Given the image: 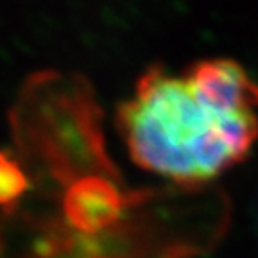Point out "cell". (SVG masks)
I'll use <instances>...</instances> for the list:
<instances>
[{
	"label": "cell",
	"instance_id": "obj_1",
	"mask_svg": "<svg viewBox=\"0 0 258 258\" xmlns=\"http://www.w3.org/2000/svg\"><path fill=\"white\" fill-rule=\"evenodd\" d=\"M117 127L142 169L181 186H201L249 153L258 115L226 111L199 95L183 74L156 64L118 106Z\"/></svg>",
	"mask_w": 258,
	"mask_h": 258
},
{
	"label": "cell",
	"instance_id": "obj_2",
	"mask_svg": "<svg viewBox=\"0 0 258 258\" xmlns=\"http://www.w3.org/2000/svg\"><path fill=\"white\" fill-rule=\"evenodd\" d=\"M147 201L145 194L124 192L115 181V172H90L76 179L64 194L63 210L74 231L83 235L109 233L129 208Z\"/></svg>",
	"mask_w": 258,
	"mask_h": 258
},
{
	"label": "cell",
	"instance_id": "obj_3",
	"mask_svg": "<svg viewBox=\"0 0 258 258\" xmlns=\"http://www.w3.org/2000/svg\"><path fill=\"white\" fill-rule=\"evenodd\" d=\"M186 83L206 101L226 111L256 113L258 83L233 59L212 57L190 64L183 72Z\"/></svg>",
	"mask_w": 258,
	"mask_h": 258
},
{
	"label": "cell",
	"instance_id": "obj_4",
	"mask_svg": "<svg viewBox=\"0 0 258 258\" xmlns=\"http://www.w3.org/2000/svg\"><path fill=\"white\" fill-rule=\"evenodd\" d=\"M29 188V176L15 156L0 151V205H11Z\"/></svg>",
	"mask_w": 258,
	"mask_h": 258
}]
</instances>
